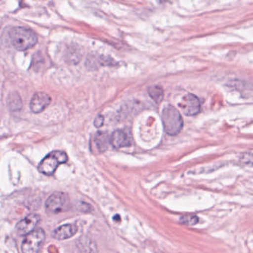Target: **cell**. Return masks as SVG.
Masks as SVG:
<instances>
[{
    "label": "cell",
    "mask_w": 253,
    "mask_h": 253,
    "mask_svg": "<svg viewBox=\"0 0 253 253\" xmlns=\"http://www.w3.org/2000/svg\"><path fill=\"white\" fill-rule=\"evenodd\" d=\"M9 37L13 46L18 51H26L35 46L38 42L36 34L24 27H15L11 29Z\"/></svg>",
    "instance_id": "1"
},
{
    "label": "cell",
    "mask_w": 253,
    "mask_h": 253,
    "mask_svg": "<svg viewBox=\"0 0 253 253\" xmlns=\"http://www.w3.org/2000/svg\"><path fill=\"white\" fill-rule=\"evenodd\" d=\"M161 118H162L164 131L169 135H177L183 128V118L179 111L174 106H166L163 109Z\"/></svg>",
    "instance_id": "2"
},
{
    "label": "cell",
    "mask_w": 253,
    "mask_h": 253,
    "mask_svg": "<svg viewBox=\"0 0 253 253\" xmlns=\"http://www.w3.org/2000/svg\"><path fill=\"white\" fill-rule=\"evenodd\" d=\"M67 161L68 156L66 152L63 151H54L48 154L40 163L38 170L45 175H51L60 164H65Z\"/></svg>",
    "instance_id": "3"
},
{
    "label": "cell",
    "mask_w": 253,
    "mask_h": 253,
    "mask_svg": "<svg viewBox=\"0 0 253 253\" xmlns=\"http://www.w3.org/2000/svg\"><path fill=\"white\" fill-rule=\"evenodd\" d=\"M70 205V198L64 192H55L50 195L45 202V209L51 214L67 211Z\"/></svg>",
    "instance_id": "4"
},
{
    "label": "cell",
    "mask_w": 253,
    "mask_h": 253,
    "mask_svg": "<svg viewBox=\"0 0 253 253\" xmlns=\"http://www.w3.org/2000/svg\"><path fill=\"white\" fill-rule=\"evenodd\" d=\"M45 239V233L43 229H35L33 232L26 235L22 244L23 253H38L41 246Z\"/></svg>",
    "instance_id": "5"
},
{
    "label": "cell",
    "mask_w": 253,
    "mask_h": 253,
    "mask_svg": "<svg viewBox=\"0 0 253 253\" xmlns=\"http://www.w3.org/2000/svg\"><path fill=\"white\" fill-rule=\"evenodd\" d=\"M178 106L183 113L187 116L198 115L201 111V103L199 99L192 94L185 95L180 100Z\"/></svg>",
    "instance_id": "6"
},
{
    "label": "cell",
    "mask_w": 253,
    "mask_h": 253,
    "mask_svg": "<svg viewBox=\"0 0 253 253\" xmlns=\"http://www.w3.org/2000/svg\"><path fill=\"white\" fill-rule=\"evenodd\" d=\"M41 220V216L38 214H31L20 220L16 226V231L20 235H27L33 232Z\"/></svg>",
    "instance_id": "7"
},
{
    "label": "cell",
    "mask_w": 253,
    "mask_h": 253,
    "mask_svg": "<svg viewBox=\"0 0 253 253\" xmlns=\"http://www.w3.org/2000/svg\"><path fill=\"white\" fill-rule=\"evenodd\" d=\"M51 97L45 92H38L34 94L31 100V110L34 113H41L51 103Z\"/></svg>",
    "instance_id": "8"
},
{
    "label": "cell",
    "mask_w": 253,
    "mask_h": 253,
    "mask_svg": "<svg viewBox=\"0 0 253 253\" xmlns=\"http://www.w3.org/2000/svg\"><path fill=\"white\" fill-rule=\"evenodd\" d=\"M110 144L115 149L128 147L131 145L128 134L122 130H116L110 137Z\"/></svg>",
    "instance_id": "9"
},
{
    "label": "cell",
    "mask_w": 253,
    "mask_h": 253,
    "mask_svg": "<svg viewBox=\"0 0 253 253\" xmlns=\"http://www.w3.org/2000/svg\"><path fill=\"white\" fill-rule=\"evenodd\" d=\"M78 228L76 225L69 223L57 228L53 232V237L57 240H66L72 238L78 232Z\"/></svg>",
    "instance_id": "10"
},
{
    "label": "cell",
    "mask_w": 253,
    "mask_h": 253,
    "mask_svg": "<svg viewBox=\"0 0 253 253\" xmlns=\"http://www.w3.org/2000/svg\"><path fill=\"white\" fill-rule=\"evenodd\" d=\"M94 143L99 152H104L109 147L110 143V137L107 132L98 131L94 137Z\"/></svg>",
    "instance_id": "11"
},
{
    "label": "cell",
    "mask_w": 253,
    "mask_h": 253,
    "mask_svg": "<svg viewBox=\"0 0 253 253\" xmlns=\"http://www.w3.org/2000/svg\"><path fill=\"white\" fill-rule=\"evenodd\" d=\"M8 106L10 110L12 112L20 110L23 106V102H22L21 97L17 93L13 92L8 96Z\"/></svg>",
    "instance_id": "12"
},
{
    "label": "cell",
    "mask_w": 253,
    "mask_h": 253,
    "mask_svg": "<svg viewBox=\"0 0 253 253\" xmlns=\"http://www.w3.org/2000/svg\"><path fill=\"white\" fill-rule=\"evenodd\" d=\"M148 93H149L151 98L156 103H161L164 99V89L160 85H153V86L149 87Z\"/></svg>",
    "instance_id": "13"
},
{
    "label": "cell",
    "mask_w": 253,
    "mask_h": 253,
    "mask_svg": "<svg viewBox=\"0 0 253 253\" xmlns=\"http://www.w3.org/2000/svg\"><path fill=\"white\" fill-rule=\"evenodd\" d=\"M79 247L83 253H97V247L91 240H80Z\"/></svg>",
    "instance_id": "14"
},
{
    "label": "cell",
    "mask_w": 253,
    "mask_h": 253,
    "mask_svg": "<svg viewBox=\"0 0 253 253\" xmlns=\"http://www.w3.org/2000/svg\"><path fill=\"white\" fill-rule=\"evenodd\" d=\"M198 220H199V219L195 215H185L180 218L181 223L187 225V226H192V225L196 224V223H198Z\"/></svg>",
    "instance_id": "15"
},
{
    "label": "cell",
    "mask_w": 253,
    "mask_h": 253,
    "mask_svg": "<svg viewBox=\"0 0 253 253\" xmlns=\"http://www.w3.org/2000/svg\"><path fill=\"white\" fill-rule=\"evenodd\" d=\"M94 126L97 128H100L104 124V118L102 115H98L94 120Z\"/></svg>",
    "instance_id": "16"
}]
</instances>
